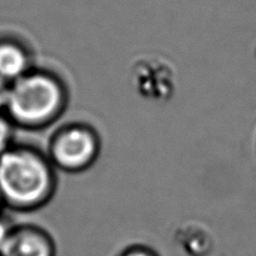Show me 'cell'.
Instances as JSON below:
<instances>
[{
  "instance_id": "obj_1",
  "label": "cell",
  "mask_w": 256,
  "mask_h": 256,
  "mask_svg": "<svg viewBox=\"0 0 256 256\" xmlns=\"http://www.w3.org/2000/svg\"><path fill=\"white\" fill-rule=\"evenodd\" d=\"M49 156L30 145L14 144L0 156V195L5 206L34 212L56 192L58 178Z\"/></svg>"
},
{
  "instance_id": "obj_2",
  "label": "cell",
  "mask_w": 256,
  "mask_h": 256,
  "mask_svg": "<svg viewBox=\"0 0 256 256\" xmlns=\"http://www.w3.org/2000/svg\"><path fill=\"white\" fill-rule=\"evenodd\" d=\"M69 92L54 72L32 68L10 82L5 115L14 126L44 129L54 124L66 110Z\"/></svg>"
},
{
  "instance_id": "obj_3",
  "label": "cell",
  "mask_w": 256,
  "mask_h": 256,
  "mask_svg": "<svg viewBox=\"0 0 256 256\" xmlns=\"http://www.w3.org/2000/svg\"><path fill=\"white\" fill-rule=\"evenodd\" d=\"M102 139L96 130L84 122L62 125L50 138L48 156L62 172H82L99 159Z\"/></svg>"
},
{
  "instance_id": "obj_4",
  "label": "cell",
  "mask_w": 256,
  "mask_h": 256,
  "mask_svg": "<svg viewBox=\"0 0 256 256\" xmlns=\"http://www.w3.org/2000/svg\"><path fill=\"white\" fill-rule=\"evenodd\" d=\"M130 79L138 94L154 102H168L176 89V72L160 55H145L132 64Z\"/></svg>"
},
{
  "instance_id": "obj_5",
  "label": "cell",
  "mask_w": 256,
  "mask_h": 256,
  "mask_svg": "<svg viewBox=\"0 0 256 256\" xmlns=\"http://www.w3.org/2000/svg\"><path fill=\"white\" fill-rule=\"evenodd\" d=\"M56 245L42 226L22 224L12 226L0 256H55Z\"/></svg>"
},
{
  "instance_id": "obj_6",
  "label": "cell",
  "mask_w": 256,
  "mask_h": 256,
  "mask_svg": "<svg viewBox=\"0 0 256 256\" xmlns=\"http://www.w3.org/2000/svg\"><path fill=\"white\" fill-rule=\"evenodd\" d=\"M29 49L16 38H0V78L12 82L32 69Z\"/></svg>"
},
{
  "instance_id": "obj_7",
  "label": "cell",
  "mask_w": 256,
  "mask_h": 256,
  "mask_svg": "<svg viewBox=\"0 0 256 256\" xmlns=\"http://www.w3.org/2000/svg\"><path fill=\"white\" fill-rule=\"evenodd\" d=\"M178 236L182 246L190 254H206L212 246V235H210L209 229L198 222L182 225Z\"/></svg>"
},
{
  "instance_id": "obj_8",
  "label": "cell",
  "mask_w": 256,
  "mask_h": 256,
  "mask_svg": "<svg viewBox=\"0 0 256 256\" xmlns=\"http://www.w3.org/2000/svg\"><path fill=\"white\" fill-rule=\"evenodd\" d=\"M14 124L10 122L5 112H0V156L12 146Z\"/></svg>"
},
{
  "instance_id": "obj_9",
  "label": "cell",
  "mask_w": 256,
  "mask_h": 256,
  "mask_svg": "<svg viewBox=\"0 0 256 256\" xmlns=\"http://www.w3.org/2000/svg\"><path fill=\"white\" fill-rule=\"evenodd\" d=\"M115 256H160L152 248L142 244H132L124 248Z\"/></svg>"
},
{
  "instance_id": "obj_10",
  "label": "cell",
  "mask_w": 256,
  "mask_h": 256,
  "mask_svg": "<svg viewBox=\"0 0 256 256\" xmlns=\"http://www.w3.org/2000/svg\"><path fill=\"white\" fill-rule=\"evenodd\" d=\"M12 228V225H10L4 218L0 216V254H2V249H4L5 242H6L8 236H9Z\"/></svg>"
},
{
  "instance_id": "obj_11",
  "label": "cell",
  "mask_w": 256,
  "mask_h": 256,
  "mask_svg": "<svg viewBox=\"0 0 256 256\" xmlns=\"http://www.w3.org/2000/svg\"><path fill=\"white\" fill-rule=\"evenodd\" d=\"M9 88L10 82H5L0 78V112H5V106L8 102V96H9Z\"/></svg>"
},
{
  "instance_id": "obj_12",
  "label": "cell",
  "mask_w": 256,
  "mask_h": 256,
  "mask_svg": "<svg viewBox=\"0 0 256 256\" xmlns=\"http://www.w3.org/2000/svg\"><path fill=\"white\" fill-rule=\"evenodd\" d=\"M4 206H5V204H4V202H2V195H0V216H2V209H4Z\"/></svg>"
}]
</instances>
